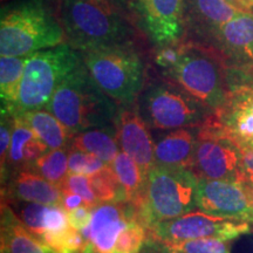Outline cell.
<instances>
[{"mask_svg": "<svg viewBox=\"0 0 253 253\" xmlns=\"http://www.w3.org/2000/svg\"><path fill=\"white\" fill-rule=\"evenodd\" d=\"M45 109L73 136L115 125L120 106L101 89L82 61L56 88Z\"/></svg>", "mask_w": 253, "mask_h": 253, "instance_id": "cell-1", "label": "cell"}, {"mask_svg": "<svg viewBox=\"0 0 253 253\" xmlns=\"http://www.w3.org/2000/svg\"><path fill=\"white\" fill-rule=\"evenodd\" d=\"M65 39L61 20L45 0H19L1 9L0 56H28Z\"/></svg>", "mask_w": 253, "mask_h": 253, "instance_id": "cell-2", "label": "cell"}, {"mask_svg": "<svg viewBox=\"0 0 253 253\" xmlns=\"http://www.w3.org/2000/svg\"><path fill=\"white\" fill-rule=\"evenodd\" d=\"M66 42L79 52L131 41L132 30L109 0H59Z\"/></svg>", "mask_w": 253, "mask_h": 253, "instance_id": "cell-3", "label": "cell"}, {"mask_svg": "<svg viewBox=\"0 0 253 253\" xmlns=\"http://www.w3.org/2000/svg\"><path fill=\"white\" fill-rule=\"evenodd\" d=\"M95 82L119 106H134L145 86V65L131 41L82 52Z\"/></svg>", "mask_w": 253, "mask_h": 253, "instance_id": "cell-4", "label": "cell"}, {"mask_svg": "<svg viewBox=\"0 0 253 253\" xmlns=\"http://www.w3.org/2000/svg\"><path fill=\"white\" fill-rule=\"evenodd\" d=\"M81 62V52L67 42L28 55L12 115L45 109L56 88Z\"/></svg>", "mask_w": 253, "mask_h": 253, "instance_id": "cell-5", "label": "cell"}, {"mask_svg": "<svg viewBox=\"0 0 253 253\" xmlns=\"http://www.w3.org/2000/svg\"><path fill=\"white\" fill-rule=\"evenodd\" d=\"M135 107L151 130L199 126L212 113L167 78L145 84Z\"/></svg>", "mask_w": 253, "mask_h": 253, "instance_id": "cell-6", "label": "cell"}, {"mask_svg": "<svg viewBox=\"0 0 253 253\" xmlns=\"http://www.w3.org/2000/svg\"><path fill=\"white\" fill-rule=\"evenodd\" d=\"M225 69L223 59L212 50L184 42L181 58L163 74L214 112L226 102L231 90Z\"/></svg>", "mask_w": 253, "mask_h": 253, "instance_id": "cell-7", "label": "cell"}, {"mask_svg": "<svg viewBox=\"0 0 253 253\" xmlns=\"http://www.w3.org/2000/svg\"><path fill=\"white\" fill-rule=\"evenodd\" d=\"M198 177L191 169L155 166L148 173L144 216L149 227L197 208Z\"/></svg>", "mask_w": 253, "mask_h": 253, "instance_id": "cell-8", "label": "cell"}, {"mask_svg": "<svg viewBox=\"0 0 253 253\" xmlns=\"http://www.w3.org/2000/svg\"><path fill=\"white\" fill-rule=\"evenodd\" d=\"M11 208L32 235L56 253H81L84 238L60 204L13 201Z\"/></svg>", "mask_w": 253, "mask_h": 253, "instance_id": "cell-9", "label": "cell"}, {"mask_svg": "<svg viewBox=\"0 0 253 253\" xmlns=\"http://www.w3.org/2000/svg\"><path fill=\"white\" fill-rule=\"evenodd\" d=\"M248 221L230 219L191 211L173 219L158 221L149 227L148 239L161 243H178L201 238H219L231 240L251 231Z\"/></svg>", "mask_w": 253, "mask_h": 253, "instance_id": "cell-10", "label": "cell"}, {"mask_svg": "<svg viewBox=\"0 0 253 253\" xmlns=\"http://www.w3.org/2000/svg\"><path fill=\"white\" fill-rule=\"evenodd\" d=\"M198 132L227 138L240 148H253V88L231 87L226 102L208 116Z\"/></svg>", "mask_w": 253, "mask_h": 253, "instance_id": "cell-11", "label": "cell"}, {"mask_svg": "<svg viewBox=\"0 0 253 253\" xmlns=\"http://www.w3.org/2000/svg\"><path fill=\"white\" fill-rule=\"evenodd\" d=\"M136 214L142 213L126 202L100 203L91 208L89 223L80 231L84 238L81 253H118L123 230Z\"/></svg>", "mask_w": 253, "mask_h": 253, "instance_id": "cell-12", "label": "cell"}, {"mask_svg": "<svg viewBox=\"0 0 253 253\" xmlns=\"http://www.w3.org/2000/svg\"><path fill=\"white\" fill-rule=\"evenodd\" d=\"M242 158V148L235 142L198 132L192 171L199 178L243 183Z\"/></svg>", "mask_w": 253, "mask_h": 253, "instance_id": "cell-13", "label": "cell"}, {"mask_svg": "<svg viewBox=\"0 0 253 253\" xmlns=\"http://www.w3.org/2000/svg\"><path fill=\"white\" fill-rule=\"evenodd\" d=\"M141 25L157 47L183 41L185 0H135Z\"/></svg>", "mask_w": 253, "mask_h": 253, "instance_id": "cell-14", "label": "cell"}, {"mask_svg": "<svg viewBox=\"0 0 253 253\" xmlns=\"http://www.w3.org/2000/svg\"><path fill=\"white\" fill-rule=\"evenodd\" d=\"M197 208L205 213L253 225V204L242 183L198 177Z\"/></svg>", "mask_w": 253, "mask_h": 253, "instance_id": "cell-15", "label": "cell"}, {"mask_svg": "<svg viewBox=\"0 0 253 253\" xmlns=\"http://www.w3.org/2000/svg\"><path fill=\"white\" fill-rule=\"evenodd\" d=\"M116 136L121 151L137 163L148 177L155 166L154 138L151 129L134 106H120L115 121Z\"/></svg>", "mask_w": 253, "mask_h": 253, "instance_id": "cell-16", "label": "cell"}, {"mask_svg": "<svg viewBox=\"0 0 253 253\" xmlns=\"http://www.w3.org/2000/svg\"><path fill=\"white\" fill-rule=\"evenodd\" d=\"M211 32L233 71L253 68V12H240Z\"/></svg>", "mask_w": 253, "mask_h": 253, "instance_id": "cell-17", "label": "cell"}, {"mask_svg": "<svg viewBox=\"0 0 253 253\" xmlns=\"http://www.w3.org/2000/svg\"><path fill=\"white\" fill-rule=\"evenodd\" d=\"M151 132L154 138L155 164L192 170L198 140V126L151 130Z\"/></svg>", "mask_w": 253, "mask_h": 253, "instance_id": "cell-18", "label": "cell"}, {"mask_svg": "<svg viewBox=\"0 0 253 253\" xmlns=\"http://www.w3.org/2000/svg\"><path fill=\"white\" fill-rule=\"evenodd\" d=\"M6 192L11 201L34 202L46 205L61 204L63 196L59 185L47 181L33 169L12 172Z\"/></svg>", "mask_w": 253, "mask_h": 253, "instance_id": "cell-19", "label": "cell"}, {"mask_svg": "<svg viewBox=\"0 0 253 253\" xmlns=\"http://www.w3.org/2000/svg\"><path fill=\"white\" fill-rule=\"evenodd\" d=\"M48 150L47 145L34 134L23 119L19 115H13L11 147L1 178H4L5 172L12 173L21 169H32L33 164Z\"/></svg>", "mask_w": 253, "mask_h": 253, "instance_id": "cell-20", "label": "cell"}, {"mask_svg": "<svg viewBox=\"0 0 253 253\" xmlns=\"http://www.w3.org/2000/svg\"><path fill=\"white\" fill-rule=\"evenodd\" d=\"M1 253H56L34 237L6 202L1 205Z\"/></svg>", "mask_w": 253, "mask_h": 253, "instance_id": "cell-21", "label": "cell"}, {"mask_svg": "<svg viewBox=\"0 0 253 253\" xmlns=\"http://www.w3.org/2000/svg\"><path fill=\"white\" fill-rule=\"evenodd\" d=\"M110 166H112L114 172L118 177L120 185H121L126 203L132 205L136 210L140 211L144 216L147 176L142 172L137 163L132 161L123 151L116 156Z\"/></svg>", "mask_w": 253, "mask_h": 253, "instance_id": "cell-22", "label": "cell"}, {"mask_svg": "<svg viewBox=\"0 0 253 253\" xmlns=\"http://www.w3.org/2000/svg\"><path fill=\"white\" fill-rule=\"evenodd\" d=\"M19 115L49 150L69 149L72 134L68 129L47 109L30 110Z\"/></svg>", "mask_w": 253, "mask_h": 253, "instance_id": "cell-23", "label": "cell"}, {"mask_svg": "<svg viewBox=\"0 0 253 253\" xmlns=\"http://www.w3.org/2000/svg\"><path fill=\"white\" fill-rule=\"evenodd\" d=\"M69 148L93 154L107 164H112L121 153L115 125L88 129L73 135Z\"/></svg>", "mask_w": 253, "mask_h": 253, "instance_id": "cell-24", "label": "cell"}, {"mask_svg": "<svg viewBox=\"0 0 253 253\" xmlns=\"http://www.w3.org/2000/svg\"><path fill=\"white\" fill-rule=\"evenodd\" d=\"M28 56H0L1 113H13Z\"/></svg>", "mask_w": 253, "mask_h": 253, "instance_id": "cell-25", "label": "cell"}, {"mask_svg": "<svg viewBox=\"0 0 253 253\" xmlns=\"http://www.w3.org/2000/svg\"><path fill=\"white\" fill-rule=\"evenodd\" d=\"M190 4L196 17L208 25L211 31L230 21L242 12L226 0H190Z\"/></svg>", "mask_w": 253, "mask_h": 253, "instance_id": "cell-26", "label": "cell"}, {"mask_svg": "<svg viewBox=\"0 0 253 253\" xmlns=\"http://www.w3.org/2000/svg\"><path fill=\"white\" fill-rule=\"evenodd\" d=\"M68 150L69 149H55L48 150L43 154L32 169L39 175L45 177L47 181L61 188L66 177L68 176Z\"/></svg>", "mask_w": 253, "mask_h": 253, "instance_id": "cell-27", "label": "cell"}, {"mask_svg": "<svg viewBox=\"0 0 253 253\" xmlns=\"http://www.w3.org/2000/svg\"><path fill=\"white\" fill-rule=\"evenodd\" d=\"M89 178L95 195L100 203L125 202L122 188L110 164L100 171L93 173L89 176Z\"/></svg>", "mask_w": 253, "mask_h": 253, "instance_id": "cell-28", "label": "cell"}, {"mask_svg": "<svg viewBox=\"0 0 253 253\" xmlns=\"http://www.w3.org/2000/svg\"><path fill=\"white\" fill-rule=\"evenodd\" d=\"M161 244L172 253H231L226 240L219 238H201Z\"/></svg>", "mask_w": 253, "mask_h": 253, "instance_id": "cell-29", "label": "cell"}, {"mask_svg": "<svg viewBox=\"0 0 253 253\" xmlns=\"http://www.w3.org/2000/svg\"><path fill=\"white\" fill-rule=\"evenodd\" d=\"M108 164L104 163L101 158L90 153H86L74 148H69L68 153V169L69 173H82L91 176L100 171Z\"/></svg>", "mask_w": 253, "mask_h": 253, "instance_id": "cell-30", "label": "cell"}, {"mask_svg": "<svg viewBox=\"0 0 253 253\" xmlns=\"http://www.w3.org/2000/svg\"><path fill=\"white\" fill-rule=\"evenodd\" d=\"M62 191H68L75 194L84 199V204L89 208L96 207L100 204L99 199L95 195L93 186H91L89 176L82 173H68L65 182L61 185Z\"/></svg>", "mask_w": 253, "mask_h": 253, "instance_id": "cell-31", "label": "cell"}, {"mask_svg": "<svg viewBox=\"0 0 253 253\" xmlns=\"http://www.w3.org/2000/svg\"><path fill=\"white\" fill-rule=\"evenodd\" d=\"M12 129H13V115L8 113H1V126H0V167L1 173L5 171L6 164L11 147Z\"/></svg>", "mask_w": 253, "mask_h": 253, "instance_id": "cell-32", "label": "cell"}, {"mask_svg": "<svg viewBox=\"0 0 253 253\" xmlns=\"http://www.w3.org/2000/svg\"><path fill=\"white\" fill-rule=\"evenodd\" d=\"M67 214L71 225L78 231H81L89 223L91 216V208L87 207V205H82V207H79L74 209V210L68 211Z\"/></svg>", "mask_w": 253, "mask_h": 253, "instance_id": "cell-33", "label": "cell"}, {"mask_svg": "<svg viewBox=\"0 0 253 253\" xmlns=\"http://www.w3.org/2000/svg\"><path fill=\"white\" fill-rule=\"evenodd\" d=\"M242 170L244 182L253 183V148H242Z\"/></svg>", "mask_w": 253, "mask_h": 253, "instance_id": "cell-34", "label": "cell"}, {"mask_svg": "<svg viewBox=\"0 0 253 253\" xmlns=\"http://www.w3.org/2000/svg\"><path fill=\"white\" fill-rule=\"evenodd\" d=\"M63 196H62V201H61V207L65 209L66 211H72L74 209H77L79 207H82V205H86L84 204V199H82L80 196L72 194V192L68 191H62Z\"/></svg>", "mask_w": 253, "mask_h": 253, "instance_id": "cell-35", "label": "cell"}, {"mask_svg": "<svg viewBox=\"0 0 253 253\" xmlns=\"http://www.w3.org/2000/svg\"><path fill=\"white\" fill-rule=\"evenodd\" d=\"M233 78H235L236 84L231 87L249 86L253 88V68L249 69V71H233Z\"/></svg>", "mask_w": 253, "mask_h": 253, "instance_id": "cell-36", "label": "cell"}, {"mask_svg": "<svg viewBox=\"0 0 253 253\" xmlns=\"http://www.w3.org/2000/svg\"><path fill=\"white\" fill-rule=\"evenodd\" d=\"M141 253H172V252H170L169 250L164 248L160 242H156V240H153V239H148V242L145 243L144 248L141 251Z\"/></svg>", "mask_w": 253, "mask_h": 253, "instance_id": "cell-37", "label": "cell"}, {"mask_svg": "<svg viewBox=\"0 0 253 253\" xmlns=\"http://www.w3.org/2000/svg\"><path fill=\"white\" fill-rule=\"evenodd\" d=\"M226 1L230 2L232 6H235L236 8H238L239 11L252 12L253 2L251 0H226Z\"/></svg>", "mask_w": 253, "mask_h": 253, "instance_id": "cell-38", "label": "cell"}, {"mask_svg": "<svg viewBox=\"0 0 253 253\" xmlns=\"http://www.w3.org/2000/svg\"><path fill=\"white\" fill-rule=\"evenodd\" d=\"M242 185H243V188H244V190L246 191V194H248L250 201H251L252 204H253V183L243 182Z\"/></svg>", "mask_w": 253, "mask_h": 253, "instance_id": "cell-39", "label": "cell"}, {"mask_svg": "<svg viewBox=\"0 0 253 253\" xmlns=\"http://www.w3.org/2000/svg\"><path fill=\"white\" fill-rule=\"evenodd\" d=\"M109 1H112L113 4L119 6V7H122V6L126 5V2H128V0H109Z\"/></svg>", "mask_w": 253, "mask_h": 253, "instance_id": "cell-40", "label": "cell"}, {"mask_svg": "<svg viewBox=\"0 0 253 253\" xmlns=\"http://www.w3.org/2000/svg\"><path fill=\"white\" fill-rule=\"evenodd\" d=\"M251 1H252V2H253V0H251Z\"/></svg>", "mask_w": 253, "mask_h": 253, "instance_id": "cell-41", "label": "cell"}]
</instances>
